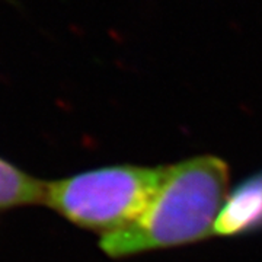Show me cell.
<instances>
[{"mask_svg":"<svg viewBox=\"0 0 262 262\" xmlns=\"http://www.w3.org/2000/svg\"><path fill=\"white\" fill-rule=\"evenodd\" d=\"M262 223V179L244 184L222 208L214 233H237Z\"/></svg>","mask_w":262,"mask_h":262,"instance_id":"cell-3","label":"cell"},{"mask_svg":"<svg viewBox=\"0 0 262 262\" xmlns=\"http://www.w3.org/2000/svg\"><path fill=\"white\" fill-rule=\"evenodd\" d=\"M163 168L110 166L47 182L46 204L75 225L110 234L130 226L159 187Z\"/></svg>","mask_w":262,"mask_h":262,"instance_id":"cell-2","label":"cell"},{"mask_svg":"<svg viewBox=\"0 0 262 262\" xmlns=\"http://www.w3.org/2000/svg\"><path fill=\"white\" fill-rule=\"evenodd\" d=\"M229 168L215 156H200L163 168L156 192L130 226L103 234L101 248L114 258L166 249L214 233L227 200Z\"/></svg>","mask_w":262,"mask_h":262,"instance_id":"cell-1","label":"cell"},{"mask_svg":"<svg viewBox=\"0 0 262 262\" xmlns=\"http://www.w3.org/2000/svg\"><path fill=\"white\" fill-rule=\"evenodd\" d=\"M47 182H41L0 158V210L46 204Z\"/></svg>","mask_w":262,"mask_h":262,"instance_id":"cell-4","label":"cell"}]
</instances>
